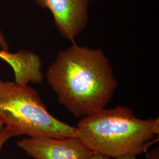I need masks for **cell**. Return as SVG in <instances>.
<instances>
[{
  "instance_id": "6da1fadb",
  "label": "cell",
  "mask_w": 159,
  "mask_h": 159,
  "mask_svg": "<svg viewBox=\"0 0 159 159\" xmlns=\"http://www.w3.org/2000/svg\"><path fill=\"white\" fill-rule=\"evenodd\" d=\"M46 78L58 102L79 119L105 108L117 87L113 69L104 51L79 46L74 41L58 52Z\"/></svg>"
},
{
  "instance_id": "7a4b0ae2",
  "label": "cell",
  "mask_w": 159,
  "mask_h": 159,
  "mask_svg": "<svg viewBox=\"0 0 159 159\" xmlns=\"http://www.w3.org/2000/svg\"><path fill=\"white\" fill-rule=\"evenodd\" d=\"M77 137L94 153L111 159L146 152L159 136V117L139 119L130 108H105L81 118Z\"/></svg>"
},
{
  "instance_id": "3957f363",
  "label": "cell",
  "mask_w": 159,
  "mask_h": 159,
  "mask_svg": "<svg viewBox=\"0 0 159 159\" xmlns=\"http://www.w3.org/2000/svg\"><path fill=\"white\" fill-rule=\"evenodd\" d=\"M0 123L17 136L77 137L76 127L52 116L34 89L15 81L0 80Z\"/></svg>"
},
{
  "instance_id": "277c9868",
  "label": "cell",
  "mask_w": 159,
  "mask_h": 159,
  "mask_svg": "<svg viewBox=\"0 0 159 159\" xmlns=\"http://www.w3.org/2000/svg\"><path fill=\"white\" fill-rule=\"evenodd\" d=\"M17 145L34 159H89L94 153L77 137H29Z\"/></svg>"
},
{
  "instance_id": "5b68a950",
  "label": "cell",
  "mask_w": 159,
  "mask_h": 159,
  "mask_svg": "<svg viewBox=\"0 0 159 159\" xmlns=\"http://www.w3.org/2000/svg\"><path fill=\"white\" fill-rule=\"evenodd\" d=\"M51 11L58 31L66 40L74 42L86 27L89 8L92 0H34Z\"/></svg>"
},
{
  "instance_id": "8992f818",
  "label": "cell",
  "mask_w": 159,
  "mask_h": 159,
  "mask_svg": "<svg viewBox=\"0 0 159 159\" xmlns=\"http://www.w3.org/2000/svg\"><path fill=\"white\" fill-rule=\"evenodd\" d=\"M0 58L11 67L17 83L40 84L44 79L41 59L32 51L21 50L11 53L2 50H0Z\"/></svg>"
},
{
  "instance_id": "52a82bcc",
  "label": "cell",
  "mask_w": 159,
  "mask_h": 159,
  "mask_svg": "<svg viewBox=\"0 0 159 159\" xmlns=\"http://www.w3.org/2000/svg\"><path fill=\"white\" fill-rule=\"evenodd\" d=\"M17 136L14 132L8 129L6 127H4L2 130L0 131V152L1 148L4 144L10 138L12 137Z\"/></svg>"
},
{
  "instance_id": "ba28073f",
  "label": "cell",
  "mask_w": 159,
  "mask_h": 159,
  "mask_svg": "<svg viewBox=\"0 0 159 159\" xmlns=\"http://www.w3.org/2000/svg\"><path fill=\"white\" fill-rule=\"evenodd\" d=\"M0 46L2 47V50L8 51L9 47H8V43L6 41L5 37L3 35V34L1 31H0Z\"/></svg>"
},
{
  "instance_id": "9c48e42d",
  "label": "cell",
  "mask_w": 159,
  "mask_h": 159,
  "mask_svg": "<svg viewBox=\"0 0 159 159\" xmlns=\"http://www.w3.org/2000/svg\"><path fill=\"white\" fill-rule=\"evenodd\" d=\"M147 159H159V150L155 149L150 154H148Z\"/></svg>"
},
{
  "instance_id": "30bf717a",
  "label": "cell",
  "mask_w": 159,
  "mask_h": 159,
  "mask_svg": "<svg viewBox=\"0 0 159 159\" xmlns=\"http://www.w3.org/2000/svg\"><path fill=\"white\" fill-rule=\"evenodd\" d=\"M89 159H113L107 157H105L102 155H100L98 154L94 153L91 155Z\"/></svg>"
},
{
  "instance_id": "8fae6325",
  "label": "cell",
  "mask_w": 159,
  "mask_h": 159,
  "mask_svg": "<svg viewBox=\"0 0 159 159\" xmlns=\"http://www.w3.org/2000/svg\"><path fill=\"white\" fill-rule=\"evenodd\" d=\"M113 159H137L136 156L134 155H127V156H121L117 158H115Z\"/></svg>"
},
{
  "instance_id": "7c38bea8",
  "label": "cell",
  "mask_w": 159,
  "mask_h": 159,
  "mask_svg": "<svg viewBox=\"0 0 159 159\" xmlns=\"http://www.w3.org/2000/svg\"><path fill=\"white\" fill-rule=\"evenodd\" d=\"M3 127H4V125H2V124H1V123H0V131L2 130V129H3Z\"/></svg>"
}]
</instances>
